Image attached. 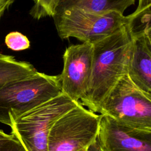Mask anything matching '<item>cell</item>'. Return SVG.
Wrapping results in <instances>:
<instances>
[{
    "mask_svg": "<svg viewBox=\"0 0 151 151\" xmlns=\"http://www.w3.org/2000/svg\"><path fill=\"white\" fill-rule=\"evenodd\" d=\"M37 71L30 63L17 60L12 55L0 52V87L29 77Z\"/></svg>",
    "mask_w": 151,
    "mask_h": 151,
    "instance_id": "obj_11",
    "label": "cell"
},
{
    "mask_svg": "<svg viewBox=\"0 0 151 151\" xmlns=\"http://www.w3.org/2000/svg\"><path fill=\"white\" fill-rule=\"evenodd\" d=\"M56 1H57H57H58V0H56ZM56 5H57V4H56Z\"/></svg>",
    "mask_w": 151,
    "mask_h": 151,
    "instance_id": "obj_21",
    "label": "cell"
},
{
    "mask_svg": "<svg viewBox=\"0 0 151 151\" xmlns=\"http://www.w3.org/2000/svg\"><path fill=\"white\" fill-rule=\"evenodd\" d=\"M86 151H104L101 147L97 138L86 149Z\"/></svg>",
    "mask_w": 151,
    "mask_h": 151,
    "instance_id": "obj_17",
    "label": "cell"
},
{
    "mask_svg": "<svg viewBox=\"0 0 151 151\" xmlns=\"http://www.w3.org/2000/svg\"><path fill=\"white\" fill-rule=\"evenodd\" d=\"M62 93L60 74L37 71L0 87V123L11 125L9 115L28 111Z\"/></svg>",
    "mask_w": 151,
    "mask_h": 151,
    "instance_id": "obj_2",
    "label": "cell"
},
{
    "mask_svg": "<svg viewBox=\"0 0 151 151\" xmlns=\"http://www.w3.org/2000/svg\"><path fill=\"white\" fill-rule=\"evenodd\" d=\"M93 44V67L86 93L79 101L98 113L106 96L127 74L132 40L125 25Z\"/></svg>",
    "mask_w": 151,
    "mask_h": 151,
    "instance_id": "obj_1",
    "label": "cell"
},
{
    "mask_svg": "<svg viewBox=\"0 0 151 151\" xmlns=\"http://www.w3.org/2000/svg\"><path fill=\"white\" fill-rule=\"evenodd\" d=\"M60 74L62 93L79 101L86 93L92 74L93 44L83 42L67 47Z\"/></svg>",
    "mask_w": 151,
    "mask_h": 151,
    "instance_id": "obj_7",
    "label": "cell"
},
{
    "mask_svg": "<svg viewBox=\"0 0 151 151\" xmlns=\"http://www.w3.org/2000/svg\"><path fill=\"white\" fill-rule=\"evenodd\" d=\"M134 2L135 0H58L55 14L74 8L96 14L116 12L123 14Z\"/></svg>",
    "mask_w": 151,
    "mask_h": 151,
    "instance_id": "obj_10",
    "label": "cell"
},
{
    "mask_svg": "<svg viewBox=\"0 0 151 151\" xmlns=\"http://www.w3.org/2000/svg\"><path fill=\"white\" fill-rule=\"evenodd\" d=\"M132 127L151 131V94L124 75L102 101L99 112Z\"/></svg>",
    "mask_w": 151,
    "mask_h": 151,
    "instance_id": "obj_4",
    "label": "cell"
},
{
    "mask_svg": "<svg viewBox=\"0 0 151 151\" xmlns=\"http://www.w3.org/2000/svg\"><path fill=\"white\" fill-rule=\"evenodd\" d=\"M0 151H26L21 143L12 134L0 139Z\"/></svg>",
    "mask_w": 151,
    "mask_h": 151,
    "instance_id": "obj_15",
    "label": "cell"
},
{
    "mask_svg": "<svg viewBox=\"0 0 151 151\" xmlns=\"http://www.w3.org/2000/svg\"><path fill=\"white\" fill-rule=\"evenodd\" d=\"M78 151H86V149H81V150H79Z\"/></svg>",
    "mask_w": 151,
    "mask_h": 151,
    "instance_id": "obj_20",
    "label": "cell"
},
{
    "mask_svg": "<svg viewBox=\"0 0 151 151\" xmlns=\"http://www.w3.org/2000/svg\"><path fill=\"white\" fill-rule=\"evenodd\" d=\"M97 139L104 151H151V131L125 125L100 114Z\"/></svg>",
    "mask_w": 151,
    "mask_h": 151,
    "instance_id": "obj_8",
    "label": "cell"
},
{
    "mask_svg": "<svg viewBox=\"0 0 151 151\" xmlns=\"http://www.w3.org/2000/svg\"><path fill=\"white\" fill-rule=\"evenodd\" d=\"M151 6L126 16L125 27L133 39L143 35L151 36Z\"/></svg>",
    "mask_w": 151,
    "mask_h": 151,
    "instance_id": "obj_12",
    "label": "cell"
},
{
    "mask_svg": "<svg viewBox=\"0 0 151 151\" xmlns=\"http://www.w3.org/2000/svg\"><path fill=\"white\" fill-rule=\"evenodd\" d=\"M52 18L61 39L74 37L83 42L101 40L126 24V16L119 12L96 14L74 8L55 13Z\"/></svg>",
    "mask_w": 151,
    "mask_h": 151,
    "instance_id": "obj_5",
    "label": "cell"
},
{
    "mask_svg": "<svg viewBox=\"0 0 151 151\" xmlns=\"http://www.w3.org/2000/svg\"><path fill=\"white\" fill-rule=\"evenodd\" d=\"M78 103L61 93L21 114H10L11 134L26 151H48V136L52 125Z\"/></svg>",
    "mask_w": 151,
    "mask_h": 151,
    "instance_id": "obj_3",
    "label": "cell"
},
{
    "mask_svg": "<svg viewBox=\"0 0 151 151\" xmlns=\"http://www.w3.org/2000/svg\"><path fill=\"white\" fill-rule=\"evenodd\" d=\"M151 6V0H139V5L136 11H139Z\"/></svg>",
    "mask_w": 151,
    "mask_h": 151,
    "instance_id": "obj_18",
    "label": "cell"
},
{
    "mask_svg": "<svg viewBox=\"0 0 151 151\" xmlns=\"http://www.w3.org/2000/svg\"><path fill=\"white\" fill-rule=\"evenodd\" d=\"M34 5L29 11L30 15L35 19L52 17L55 14L56 0H32Z\"/></svg>",
    "mask_w": 151,
    "mask_h": 151,
    "instance_id": "obj_13",
    "label": "cell"
},
{
    "mask_svg": "<svg viewBox=\"0 0 151 151\" xmlns=\"http://www.w3.org/2000/svg\"><path fill=\"white\" fill-rule=\"evenodd\" d=\"M132 40L127 74L138 88L151 94V36Z\"/></svg>",
    "mask_w": 151,
    "mask_h": 151,
    "instance_id": "obj_9",
    "label": "cell"
},
{
    "mask_svg": "<svg viewBox=\"0 0 151 151\" xmlns=\"http://www.w3.org/2000/svg\"><path fill=\"white\" fill-rule=\"evenodd\" d=\"M100 114L79 102L52 125L48 136V151H78L97 137Z\"/></svg>",
    "mask_w": 151,
    "mask_h": 151,
    "instance_id": "obj_6",
    "label": "cell"
},
{
    "mask_svg": "<svg viewBox=\"0 0 151 151\" xmlns=\"http://www.w3.org/2000/svg\"><path fill=\"white\" fill-rule=\"evenodd\" d=\"M14 2V0H0V20Z\"/></svg>",
    "mask_w": 151,
    "mask_h": 151,
    "instance_id": "obj_16",
    "label": "cell"
},
{
    "mask_svg": "<svg viewBox=\"0 0 151 151\" xmlns=\"http://www.w3.org/2000/svg\"><path fill=\"white\" fill-rule=\"evenodd\" d=\"M5 44L8 48L16 51L25 50L30 47L28 38L18 31L8 33L5 38Z\"/></svg>",
    "mask_w": 151,
    "mask_h": 151,
    "instance_id": "obj_14",
    "label": "cell"
},
{
    "mask_svg": "<svg viewBox=\"0 0 151 151\" xmlns=\"http://www.w3.org/2000/svg\"><path fill=\"white\" fill-rule=\"evenodd\" d=\"M10 136V134H7L5 133L2 130L0 129V139H2V138H5L7 137H9Z\"/></svg>",
    "mask_w": 151,
    "mask_h": 151,
    "instance_id": "obj_19",
    "label": "cell"
}]
</instances>
